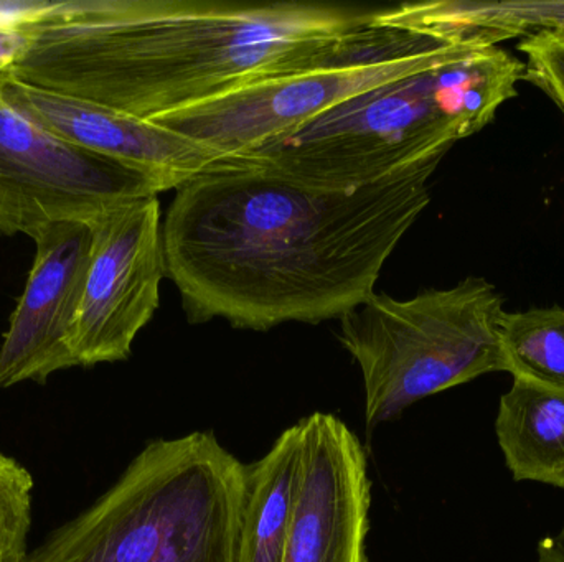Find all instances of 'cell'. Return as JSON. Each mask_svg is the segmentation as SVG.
I'll use <instances>...</instances> for the list:
<instances>
[{
	"label": "cell",
	"instance_id": "cell-13",
	"mask_svg": "<svg viewBox=\"0 0 564 562\" xmlns=\"http://www.w3.org/2000/svg\"><path fill=\"white\" fill-rule=\"evenodd\" d=\"M496 432L516 482L564 491V392L513 379L500 398Z\"/></svg>",
	"mask_w": 564,
	"mask_h": 562
},
{
	"label": "cell",
	"instance_id": "cell-14",
	"mask_svg": "<svg viewBox=\"0 0 564 562\" xmlns=\"http://www.w3.org/2000/svg\"><path fill=\"white\" fill-rule=\"evenodd\" d=\"M301 422L285 429L267 455L245 472L238 562H282L297 497Z\"/></svg>",
	"mask_w": 564,
	"mask_h": 562
},
{
	"label": "cell",
	"instance_id": "cell-11",
	"mask_svg": "<svg viewBox=\"0 0 564 562\" xmlns=\"http://www.w3.org/2000/svg\"><path fill=\"white\" fill-rule=\"evenodd\" d=\"M0 96L56 137L142 172L162 191L177 190L227 161L220 152L164 125L95 102L43 91L10 75L0 79Z\"/></svg>",
	"mask_w": 564,
	"mask_h": 562
},
{
	"label": "cell",
	"instance_id": "cell-12",
	"mask_svg": "<svg viewBox=\"0 0 564 562\" xmlns=\"http://www.w3.org/2000/svg\"><path fill=\"white\" fill-rule=\"evenodd\" d=\"M381 19L456 45L497 46L546 30L564 29V2L401 3L381 9Z\"/></svg>",
	"mask_w": 564,
	"mask_h": 562
},
{
	"label": "cell",
	"instance_id": "cell-4",
	"mask_svg": "<svg viewBox=\"0 0 564 562\" xmlns=\"http://www.w3.org/2000/svg\"><path fill=\"white\" fill-rule=\"evenodd\" d=\"M245 472L212 432L151 442L25 562H238Z\"/></svg>",
	"mask_w": 564,
	"mask_h": 562
},
{
	"label": "cell",
	"instance_id": "cell-6",
	"mask_svg": "<svg viewBox=\"0 0 564 562\" xmlns=\"http://www.w3.org/2000/svg\"><path fill=\"white\" fill-rule=\"evenodd\" d=\"M467 46L384 22L375 9L312 58L152 122L234 158L375 86L446 62Z\"/></svg>",
	"mask_w": 564,
	"mask_h": 562
},
{
	"label": "cell",
	"instance_id": "cell-9",
	"mask_svg": "<svg viewBox=\"0 0 564 562\" xmlns=\"http://www.w3.org/2000/svg\"><path fill=\"white\" fill-rule=\"evenodd\" d=\"M299 422L301 472L282 562H368L371 494L361 442L334 415Z\"/></svg>",
	"mask_w": 564,
	"mask_h": 562
},
{
	"label": "cell",
	"instance_id": "cell-10",
	"mask_svg": "<svg viewBox=\"0 0 564 562\" xmlns=\"http://www.w3.org/2000/svg\"><path fill=\"white\" fill-rule=\"evenodd\" d=\"M33 241L32 269L0 346V389L43 383L76 366L73 332L91 257V224H52Z\"/></svg>",
	"mask_w": 564,
	"mask_h": 562
},
{
	"label": "cell",
	"instance_id": "cell-18",
	"mask_svg": "<svg viewBox=\"0 0 564 562\" xmlns=\"http://www.w3.org/2000/svg\"><path fill=\"white\" fill-rule=\"evenodd\" d=\"M23 46H25V33L22 26L0 23V79L10 75Z\"/></svg>",
	"mask_w": 564,
	"mask_h": 562
},
{
	"label": "cell",
	"instance_id": "cell-16",
	"mask_svg": "<svg viewBox=\"0 0 564 562\" xmlns=\"http://www.w3.org/2000/svg\"><path fill=\"white\" fill-rule=\"evenodd\" d=\"M32 491L30 472L0 452V562H25L29 557Z\"/></svg>",
	"mask_w": 564,
	"mask_h": 562
},
{
	"label": "cell",
	"instance_id": "cell-7",
	"mask_svg": "<svg viewBox=\"0 0 564 562\" xmlns=\"http://www.w3.org/2000/svg\"><path fill=\"white\" fill-rule=\"evenodd\" d=\"M148 175L56 137L0 96V234L35 238L52 224L91 223L106 211L159 197Z\"/></svg>",
	"mask_w": 564,
	"mask_h": 562
},
{
	"label": "cell",
	"instance_id": "cell-5",
	"mask_svg": "<svg viewBox=\"0 0 564 562\" xmlns=\"http://www.w3.org/2000/svg\"><path fill=\"white\" fill-rule=\"evenodd\" d=\"M503 313V297L482 277L411 299L375 293L344 313L338 340L364 378L368 431L427 396L506 372Z\"/></svg>",
	"mask_w": 564,
	"mask_h": 562
},
{
	"label": "cell",
	"instance_id": "cell-1",
	"mask_svg": "<svg viewBox=\"0 0 564 562\" xmlns=\"http://www.w3.org/2000/svg\"><path fill=\"white\" fill-rule=\"evenodd\" d=\"M443 158L355 188L227 158L182 185L162 231L188 320L267 332L340 319L373 296L388 257L430 205Z\"/></svg>",
	"mask_w": 564,
	"mask_h": 562
},
{
	"label": "cell",
	"instance_id": "cell-8",
	"mask_svg": "<svg viewBox=\"0 0 564 562\" xmlns=\"http://www.w3.org/2000/svg\"><path fill=\"white\" fill-rule=\"evenodd\" d=\"M89 224L91 257L73 332L76 366L129 359L167 276L158 197L119 205Z\"/></svg>",
	"mask_w": 564,
	"mask_h": 562
},
{
	"label": "cell",
	"instance_id": "cell-15",
	"mask_svg": "<svg viewBox=\"0 0 564 562\" xmlns=\"http://www.w3.org/2000/svg\"><path fill=\"white\" fill-rule=\"evenodd\" d=\"M500 349L513 379L564 392V309L506 312L500 320Z\"/></svg>",
	"mask_w": 564,
	"mask_h": 562
},
{
	"label": "cell",
	"instance_id": "cell-17",
	"mask_svg": "<svg viewBox=\"0 0 564 562\" xmlns=\"http://www.w3.org/2000/svg\"><path fill=\"white\" fill-rule=\"evenodd\" d=\"M519 52L527 56V81L542 89L564 114V29L520 40Z\"/></svg>",
	"mask_w": 564,
	"mask_h": 562
},
{
	"label": "cell",
	"instance_id": "cell-19",
	"mask_svg": "<svg viewBox=\"0 0 564 562\" xmlns=\"http://www.w3.org/2000/svg\"><path fill=\"white\" fill-rule=\"evenodd\" d=\"M536 562H564V521L558 533L540 541Z\"/></svg>",
	"mask_w": 564,
	"mask_h": 562
},
{
	"label": "cell",
	"instance_id": "cell-3",
	"mask_svg": "<svg viewBox=\"0 0 564 562\" xmlns=\"http://www.w3.org/2000/svg\"><path fill=\"white\" fill-rule=\"evenodd\" d=\"M525 62L467 46L446 62L375 86L301 128L230 158L305 184L355 188L444 157L516 98Z\"/></svg>",
	"mask_w": 564,
	"mask_h": 562
},
{
	"label": "cell",
	"instance_id": "cell-2",
	"mask_svg": "<svg viewBox=\"0 0 564 562\" xmlns=\"http://www.w3.org/2000/svg\"><path fill=\"white\" fill-rule=\"evenodd\" d=\"M373 10L308 2L65 0L20 23L10 76L152 119L285 71Z\"/></svg>",
	"mask_w": 564,
	"mask_h": 562
}]
</instances>
